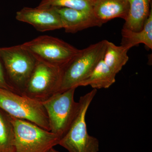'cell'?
Instances as JSON below:
<instances>
[{
    "mask_svg": "<svg viewBox=\"0 0 152 152\" xmlns=\"http://www.w3.org/2000/svg\"><path fill=\"white\" fill-rule=\"evenodd\" d=\"M129 50L122 46H117L111 42L107 41L105 52L103 58L105 64L117 75L127 62Z\"/></svg>",
    "mask_w": 152,
    "mask_h": 152,
    "instance_id": "obj_15",
    "label": "cell"
},
{
    "mask_svg": "<svg viewBox=\"0 0 152 152\" xmlns=\"http://www.w3.org/2000/svg\"><path fill=\"white\" fill-rule=\"evenodd\" d=\"M121 45L129 50L140 44H143L152 49V8L147 18L142 29L138 31L123 28L121 31Z\"/></svg>",
    "mask_w": 152,
    "mask_h": 152,
    "instance_id": "obj_13",
    "label": "cell"
},
{
    "mask_svg": "<svg viewBox=\"0 0 152 152\" xmlns=\"http://www.w3.org/2000/svg\"><path fill=\"white\" fill-rule=\"evenodd\" d=\"M61 18L66 33L75 34L94 27H101L103 23L94 15L93 12L79 10L62 7H54Z\"/></svg>",
    "mask_w": 152,
    "mask_h": 152,
    "instance_id": "obj_10",
    "label": "cell"
},
{
    "mask_svg": "<svg viewBox=\"0 0 152 152\" xmlns=\"http://www.w3.org/2000/svg\"><path fill=\"white\" fill-rule=\"evenodd\" d=\"M0 59L10 83L21 94L37 60L20 45L0 48Z\"/></svg>",
    "mask_w": 152,
    "mask_h": 152,
    "instance_id": "obj_7",
    "label": "cell"
},
{
    "mask_svg": "<svg viewBox=\"0 0 152 152\" xmlns=\"http://www.w3.org/2000/svg\"><path fill=\"white\" fill-rule=\"evenodd\" d=\"M10 117L15 131L13 152H49L59 145L61 137L57 135L32 123Z\"/></svg>",
    "mask_w": 152,
    "mask_h": 152,
    "instance_id": "obj_5",
    "label": "cell"
},
{
    "mask_svg": "<svg viewBox=\"0 0 152 152\" xmlns=\"http://www.w3.org/2000/svg\"><path fill=\"white\" fill-rule=\"evenodd\" d=\"M116 75L101 60L89 76L82 82L80 86H91L93 89L108 88L115 82Z\"/></svg>",
    "mask_w": 152,
    "mask_h": 152,
    "instance_id": "obj_14",
    "label": "cell"
},
{
    "mask_svg": "<svg viewBox=\"0 0 152 152\" xmlns=\"http://www.w3.org/2000/svg\"><path fill=\"white\" fill-rule=\"evenodd\" d=\"M15 140L13 126L10 116L0 112V152H13Z\"/></svg>",
    "mask_w": 152,
    "mask_h": 152,
    "instance_id": "obj_16",
    "label": "cell"
},
{
    "mask_svg": "<svg viewBox=\"0 0 152 152\" xmlns=\"http://www.w3.org/2000/svg\"><path fill=\"white\" fill-rule=\"evenodd\" d=\"M39 61L63 69L80 50L58 38L39 36L20 45Z\"/></svg>",
    "mask_w": 152,
    "mask_h": 152,
    "instance_id": "obj_3",
    "label": "cell"
},
{
    "mask_svg": "<svg viewBox=\"0 0 152 152\" xmlns=\"http://www.w3.org/2000/svg\"><path fill=\"white\" fill-rule=\"evenodd\" d=\"M96 93L97 89H93L80 98L78 113L67 132L60 139L58 145L69 152H99V140L89 134L86 120L87 111Z\"/></svg>",
    "mask_w": 152,
    "mask_h": 152,
    "instance_id": "obj_2",
    "label": "cell"
},
{
    "mask_svg": "<svg viewBox=\"0 0 152 152\" xmlns=\"http://www.w3.org/2000/svg\"><path fill=\"white\" fill-rule=\"evenodd\" d=\"M0 88L18 93L15 89L10 83L8 80L4 69L1 59H0Z\"/></svg>",
    "mask_w": 152,
    "mask_h": 152,
    "instance_id": "obj_18",
    "label": "cell"
},
{
    "mask_svg": "<svg viewBox=\"0 0 152 152\" xmlns=\"http://www.w3.org/2000/svg\"><path fill=\"white\" fill-rule=\"evenodd\" d=\"M49 152H60L58 151H57L54 148H53L51 149L50 150V151Z\"/></svg>",
    "mask_w": 152,
    "mask_h": 152,
    "instance_id": "obj_19",
    "label": "cell"
},
{
    "mask_svg": "<svg viewBox=\"0 0 152 152\" xmlns=\"http://www.w3.org/2000/svg\"><path fill=\"white\" fill-rule=\"evenodd\" d=\"M96 0H42L39 8L62 7L75 10L93 12Z\"/></svg>",
    "mask_w": 152,
    "mask_h": 152,
    "instance_id": "obj_17",
    "label": "cell"
},
{
    "mask_svg": "<svg viewBox=\"0 0 152 152\" xmlns=\"http://www.w3.org/2000/svg\"><path fill=\"white\" fill-rule=\"evenodd\" d=\"M0 109L11 117L32 123L50 132L48 118L40 102L0 88Z\"/></svg>",
    "mask_w": 152,
    "mask_h": 152,
    "instance_id": "obj_4",
    "label": "cell"
},
{
    "mask_svg": "<svg viewBox=\"0 0 152 152\" xmlns=\"http://www.w3.org/2000/svg\"><path fill=\"white\" fill-rule=\"evenodd\" d=\"M76 88L58 92L41 102L48 118L50 132L61 138L67 132L80 110L74 99Z\"/></svg>",
    "mask_w": 152,
    "mask_h": 152,
    "instance_id": "obj_6",
    "label": "cell"
},
{
    "mask_svg": "<svg viewBox=\"0 0 152 152\" xmlns=\"http://www.w3.org/2000/svg\"><path fill=\"white\" fill-rule=\"evenodd\" d=\"M63 69L37 60L29 79L21 94L42 102L58 92Z\"/></svg>",
    "mask_w": 152,
    "mask_h": 152,
    "instance_id": "obj_8",
    "label": "cell"
},
{
    "mask_svg": "<svg viewBox=\"0 0 152 152\" xmlns=\"http://www.w3.org/2000/svg\"><path fill=\"white\" fill-rule=\"evenodd\" d=\"M129 11L123 28L138 31L142 29L149 15L152 0H127Z\"/></svg>",
    "mask_w": 152,
    "mask_h": 152,
    "instance_id": "obj_12",
    "label": "cell"
},
{
    "mask_svg": "<svg viewBox=\"0 0 152 152\" xmlns=\"http://www.w3.org/2000/svg\"><path fill=\"white\" fill-rule=\"evenodd\" d=\"M107 41L104 40L80 50L78 54L63 69L58 92L80 87L103 59Z\"/></svg>",
    "mask_w": 152,
    "mask_h": 152,
    "instance_id": "obj_1",
    "label": "cell"
},
{
    "mask_svg": "<svg viewBox=\"0 0 152 152\" xmlns=\"http://www.w3.org/2000/svg\"><path fill=\"white\" fill-rule=\"evenodd\" d=\"M16 18L19 21L29 24L39 31L63 28L61 18L54 7H24L17 12Z\"/></svg>",
    "mask_w": 152,
    "mask_h": 152,
    "instance_id": "obj_9",
    "label": "cell"
},
{
    "mask_svg": "<svg viewBox=\"0 0 152 152\" xmlns=\"http://www.w3.org/2000/svg\"><path fill=\"white\" fill-rule=\"evenodd\" d=\"M129 11L127 0H96L93 8L94 15L103 24L116 18L125 20Z\"/></svg>",
    "mask_w": 152,
    "mask_h": 152,
    "instance_id": "obj_11",
    "label": "cell"
}]
</instances>
